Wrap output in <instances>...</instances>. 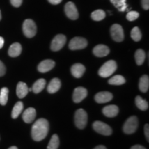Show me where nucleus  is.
<instances>
[{
  "label": "nucleus",
  "instance_id": "obj_4",
  "mask_svg": "<svg viewBox=\"0 0 149 149\" xmlns=\"http://www.w3.org/2000/svg\"><path fill=\"white\" fill-rule=\"evenodd\" d=\"M138 126V119L135 116H131L126 121L123 126V131L126 134H133L135 133Z\"/></svg>",
  "mask_w": 149,
  "mask_h": 149
},
{
  "label": "nucleus",
  "instance_id": "obj_38",
  "mask_svg": "<svg viewBox=\"0 0 149 149\" xmlns=\"http://www.w3.org/2000/svg\"><path fill=\"white\" fill-rule=\"evenodd\" d=\"M130 149H146L145 147H144L143 146H141V145H134L130 148Z\"/></svg>",
  "mask_w": 149,
  "mask_h": 149
},
{
  "label": "nucleus",
  "instance_id": "obj_5",
  "mask_svg": "<svg viewBox=\"0 0 149 149\" xmlns=\"http://www.w3.org/2000/svg\"><path fill=\"white\" fill-rule=\"evenodd\" d=\"M23 32L29 38L34 37L37 33V26L34 21L32 19L25 20L23 24Z\"/></svg>",
  "mask_w": 149,
  "mask_h": 149
},
{
  "label": "nucleus",
  "instance_id": "obj_28",
  "mask_svg": "<svg viewBox=\"0 0 149 149\" xmlns=\"http://www.w3.org/2000/svg\"><path fill=\"white\" fill-rule=\"evenodd\" d=\"M91 18L94 21H101L106 17V13L103 10H96L91 13Z\"/></svg>",
  "mask_w": 149,
  "mask_h": 149
},
{
  "label": "nucleus",
  "instance_id": "obj_23",
  "mask_svg": "<svg viewBox=\"0 0 149 149\" xmlns=\"http://www.w3.org/2000/svg\"><path fill=\"white\" fill-rule=\"evenodd\" d=\"M24 109V104L22 102H18L14 106L13 109L12 113H11V116L13 119L17 118L19 115L21 114V113L23 111Z\"/></svg>",
  "mask_w": 149,
  "mask_h": 149
},
{
  "label": "nucleus",
  "instance_id": "obj_19",
  "mask_svg": "<svg viewBox=\"0 0 149 149\" xmlns=\"http://www.w3.org/2000/svg\"><path fill=\"white\" fill-rule=\"evenodd\" d=\"M61 81L58 78H53L51 80V82L49 83L47 91L49 93H55L59 90L61 88Z\"/></svg>",
  "mask_w": 149,
  "mask_h": 149
},
{
  "label": "nucleus",
  "instance_id": "obj_24",
  "mask_svg": "<svg viewBox=\"0 0 149 149\" xmlns=\"http://www.w3.org/2000/svg\"><path fill=\"white\" fill-rule=\"evenodd\" d=\"M111 3L119 11L124 12L127 8L126 0H111Z\"/></svg>",
  "mask_w": 149,
  "mask_h": 149
},
{
  "label": "nucleus",
  "instance_id": "obj_12",
  "mask_svg": "<svg viewBox=\"0 0 149 149\" xmlns=\"http://www.w3.org/2000/svg\"><path fill=\"white\" fill-rule=\"evenodd\" d=\"M55 65V63L54 61L51 59H46V60L41 61L37 66V70L39 72L44 73V72H47L53 69Z\"/></svg>",
  "mask_w": 149,
  "mask_h": 149
},
{
  "label": "nucleus",
  "instance_id": "obj_40",
  "mask_svg": "<svg viewBox=\"0 0 149 149\" xmlns=\"http://www.w3.org/2000/svg\"><path fill=\"white\" fill-rule=\"evenodd\" d=\"M94 149H107L106 148V146H103V145H99V146H96Z\"/></svg>",
  "mask_w": 149,
  "mask_h": 149
},
{
  "label": "nucleus",
  "instance_id": "obj_37",
  "mask_svg": "<svg viewBox=\"0 0 149 149\" xmlns=\"http://www.w3.org/2000/svg\"><path fill=\"white\" fill-rule=\"evenodd\" d=\"M50 3H52L53 5H57L59 4V3H61L62 1V0H48Z\"/></svg>",
  "mask_w": 149,
  "mask_h": 149
},
{
  "label": "nucleus",
  "instance_id": "obj_17",
  "mask_svg": "<svg viewBox=\"0 0 149 149\" xmlns=\"http://www.w3.org/2000/svg\"><path fill=\"white\" fill-rule=\"evenodd\" d=\"M102 113L108 117H114L118 114L119 109L116 105H109L104 108Z\"/></svg>",
  "mask_w": 149,
  "mask_h": 149
},
{
  "label": "nucleus",
  "instance_id": "obj_6",
  "mask_svg": "<svg viewBox=\"0 0 149 149\" xmlns=\"http://www.w3.org/2000/svg\"><path fill=\"white\" fill-rule=\"evenodd\" d=\"M93 127L97 133L101 134V135L109 136L112 134V128L105 123L100 122V121H96L93 123Z\"/></svg>",
  "mask_w": 149,
  "mask_h": 149
},
{
  "label": "nucleus",
  "instance_id": "obj_14",
  "mask_svg": "<svg viewBox=\"0 0 149 149\" xmlns=\"http://www.w3.org/2000/svg\"><path fill=\"white\" fill-rule=\"evenodd\" d=\"M93 54L98 57H105L108 55L110 53V50L108 46L103 45V44H99L93 48Z\"/></svg>",
  "mask_w": 149,
  "mask_h": 149
},
{
  "label": "nucleus",
  "instance_id": "obj_31",
  "mask_svg": "<svg viewBox=\"0 0 149 149\" xmlns=\"http://www.w3.org/2000/svg\"><path fill=\"white\" fill-rule=\"evenodd\" d=\"M130 36L135 42H139V40H141V33L138 27L135 26L132 29L131 33H130Z\"/></svg>",
  "mask_w": 149,
  "mask_h": 149
},
{
  "label": "nucleus",
  "instance_id": "obj_1",
  "mask_svg": "<svg viewBox=\"0 0 149 149\" xmlns=\"http://www.w3.org/2000/svg\"><path fill=\"white\" fill-rule=\"evenodd\" d=\"M49 130V124L46 119L41 118L34 123L31 130V135L34 141H40L47 136Z\"/></svg>",
  "mask_w": 149,
  "mask_h": 149
},
{
  "label": "nucleus",
  "instance_id": "obj_9",
  "mask_svg": "<svg viewBox=\"0 0 149 149\" xmlns=\"http://www.w3.org/2000/svg\"><path fill=\"white\" fill-rule=\"evenodd\" d=\"M66 42V37L65 35L59 34L54 37L52 41L51 48L53 51H58L64 47Z\"/></svg>",
  "mask_w": 149,
  "mask_h": 149
},
{
  "label": "nucleus",
  "instance_id": "obj_36",
  "mask_svg": "<svg viewBox=\"0 0 149 149\" xmlns=\"http://www.w3.org/2000/svg\"><path fill=\"white\" fill-rule=\"evenodd\" d=\"M149 126L148 124H147L146 125L144 126V134H145V136H146V139H147V141H149Z\"/></svg>",
  "mask_w": 149,
  "mask_h": 149
},
{
  "label": "nucleus",
  "instance_id": "obj_29",
  "mask_svg": "<svg viewBox=\"0 0 149 149\" xmlns=\"http://www.w3.org/2000/svg\"><path fill=\"white\" fill-rule=\"evenodd\" d=\"M8 89L7 88H2L0 91V104L4 106L7 104L8 98Z\"/></svg>",
  "mask_w": 149,
  "mask_h": 149
},
{
  "label": "nucleus",
  "instance_id": "obj_39",
  "mask_svg": "<svg viewBox=\"0 0 149 149\" xmlns=\"http://www.w3.org/2000/svg\"><path fill=\"white\" fill-rule=\"evenodd\" d=\"M3 44H4V40H3V37H0V49L3 47Z\"/></svg>",
  "mask_w": 149,
  "mask_h": 149
},
{
  "label": "nucleus",
  "instance_id": "obj_22",
  "mask_svg": "<svg viewBox=\"0 0 149 149\" xmlns=\"http://www.w3.org/2000/svg\"><path fill=\"white\" fill-rule=\"evenodd\" d=\"M139 88L142 93H146L149 88V77L148 75L144 74L139 79Z\"/></svg>",
  "mask_w": 149,
  "mask_h": 149
},
{
  "label": "nucleus",
  "instance_id": "obj_2",
  "mask_svg": "<svg viewBox=\"0 0 149 149\" xmlns=\"http://www.w3.org/2000/svg\"><path fill=\"white\" fill-rule=\"evenodd\" d=\"M117 63L114 60H109L102 65L98 73L102 77H108L113 74L117 69Z\"/></svg>",
  "mask_w": 149,
  "mask_h": 149
},
{
  "label": "nucleus",
  "instance_id": "obj_27",
  "mask_svg": "<svg viewBox=\"0 0 149 149\" xmlns=\"http://www.w3.org/2000/svg\"><path fill=\"white\" fill-rule=\"evenodd\" d=\"M135 104L141 111H146L148 109V103L146 100H143L140 96H137L135 97Z\"/></svg>",
  "mask_w": 149,
  "mask_h": 149
},
{
  "label": "nucleus",
  "instance_id": "obj_15",
  "mask_svg": "<svg viewBox=\"0 0 149 149\" xmlns=\"http://www.w3.org/2000/svg\"><path fill=\"white\" fill-rule=\"evenodd\" d=\"M36 117V111L34 108H29L24 112L23 115H22V118L23 120L27 124L33 122Z\"/></svg>",
  "mask_w": 149,
  "mask_h": 149
},
{
  "label": "nucleus",
  "instance_id": "obj_21",
  "mask_svg": "<svg viewBox=\"0 0 149 149\" xmlns=\"http://www.w3.org/2000/svg\"><path fill=\"white\" fill-rule=\"evenodd\" d=\"M46 84V82L45 79H43V78L39 79L38 80H37V81L34 83V84L33 85L32 91L35 93H40L44 90V88H45Z\"/></svg>",
  "mask_w": 149,
  "mask_h": 149
},
{
  "label": "nucleus",
  "instance_id": "obj_7",
  "mask_svg": "<svg viewBox=\"0 0 149 149\" xmlns=\"http://www.w3.org/2000/svg\"><path fill=\"white\" fill-rule=\"evenodd\" d=\"M87 45H88V42L86 39L83 37H76L70 40L68 47L72 51H75V50L84 49L86 47Z\"/></svg>",
  "mask_w": 149,
  "mask_h": 149
},
{
  "label": "nucleus",
  "instance_id": "obj_11",
  "mask_svg": "<svg viewBox=\"0 0 149 149\" xmlns=\"http://www.w3.org/2000/svg\"><path fill=\"white\" fill-rule=\"evenodd\" d=\"M87 90L84 87H77L74 90L73 95H72V99L73 102L75 103H79L82 101L86 97Z\"/></svg>",
  "mask_w": 149,
  "mask_h": 149
},
{
  "label": "nucleus",
  "instance_id": "obj_30",
  "mask_svg": "<svg viewBox=\"0 0 149 149\" xmlns=\"http://www.w3.org/2000/svg\"><path fill=\"white\" fill-rule=\"evenodd\" d=\"M59 145V139L58 135H53L52 136L51 140H50L48 145L47 146V149H57Z\"/></svg>",
  "mask_w": 149,
  "mask_h": 149
},
{
  "label": "nucleus",
  "instance_id": "obj_35",
  "mask_svg": "<svg viewBox=\"0 0 149 149\" xmlns=\"http://www.w3.org/2000/svg\"><path fill=\"white\" fill-rule=\"evenodd\" d=\"M141 6L144 10L149 9V0H141Z\"/></svg>",
  "mask_w": 149,
  "mask_h": 149
},
{
  "label": "nucleus",
  "instance_id": "obj_13",
  "mask_svg": "<svg viewBox=\"0 0 149 149\" xmlns=\"http://www.w3.org/2000/svg\"><path fill=\"white\" fill-rule=\"evenodd\" d=\"M113 97V94L107 91H103V92L98 93L95 96V100L97 103L99 104H104L109 102L112 100Z\"/></svg>",
  "mask_w": 149,
  "mask_h": 149
},
{
  "label": "nucleus",
  "instance_id": "obj_20",
  "mask_svg": "<svg viewBox=\"0 0 149 149\" xmlns=\"http://www.w3.org/2000/svg\"><path fill=\"white\" fill-rule=\"evenodd\" d=\"M22 47L19 43H14L8 49V55L12 57H16L21 54Z\"/></svg>",
  "mask_w": 149,
  "mask_h": 149
},
{
  "label": "nucleus",
  "instance_id": "obj_32",
  "mask_svg": "<svg viewBox=\"0 0 149 149\" xmlns=\"http://www.w3.org/2000/svg\"><path fill=\"white\" fill-rule=\"evenodd\" d=\"M139 17V13L136 12V11H130L126 15V19L130 22L135 21Z\"/></svg>",
  "mask_w": 149,
  "mask_h": 149
},
{
  "label": "nucleus",
  "instance_id": "obj_42",
  "mask_svg": "<svg viewBox=\"0 0 149 149\" xmlns=\"http://www.w3.org/2000/svg\"><path fill=\"white\" fill-rule=\"evenodd\" d=\"M1 11H0V20H1Z\"/></svg>",
  "mask_w": 149,
  "mask_h": 149
},
{
  "label": "nucleus",
  "instance_id": "obj_34",
  "mask_svg": "<svg viewBox=\"0 0 149 149\" xmlns=\"http://www.w3.org/2000/svg\"><path fill=\"white\" fill-rule=\"evenodd\" d=\"M23 0H10V3L15 7H19L22 5Z\"/></svg>",
  "mask_w": 149,
  "mask_h": 149
},
{
  "label": "nucleus",
  "instance_id": "obj_41",
  "mask_svg": "<svg viewBox=\"0 0 149 149\" xmlns=\"http://www.w3.org/2000/svg\"><path fill=\"white\" fill-rule=\"evenodd\" d=\"M8 149H18V148H17V146H10Z\"/></svg>",
  "mask_w": 149,
  "mask_h": 149
},
{
  "label": "nucleus",
  "instance_id": "obj_8",
  "mask_svg": "<svg viewBox=\"0 0 149 149\" xmlns=\"http://www.w3.org/2000/svg\"><path fill=\"white\" fill-rule=\"evenodd\" d=\"M111 35L113 40L117 42H121L124 40V34L122 27L119 24H113L111 28Z\"/></svg>",
  "mask_w": 149,
  "mask_h": 149
},
{
  "label": "nucleus",
  "instance_id": "obj_3",
  "mask_svg": "<svg viewBox=\"0 0 149 149\" xmlns=\"http://www.w3.org/2000/svg\"><path fill=\"white\" fill-rule=\"evenodd\" d=\"M88 121V115L84 109H78L74 115V123L79 129H83L86 127Z\"/></svg>",
  "mask_w": 149,
  "mask_h": 149
},
{
  "label": "nucleus",
  "instance_id": "obj_26",
  "mask_svg": "<svg viewBox=\"0 0 149 149\" xmlns=\"http://www.w3.org/2000/svg\"><path fill=\"white\" fill-rule=\"evenodd\" d=\"M145 58H146V53L142 49H138L135 52V59L137 65L140 66L142 64L145 60Z\"/></svg>",
  "mask_w": 149,
  "mask_h": 149
},
{
  "label": "nucleus",
  "instance_id": "obj_25",
  "mask_svg": "<svg viewBox=\"0 0 149 149\" xmlns=\"http://www.w3.org/2000/svg\"><path fill=\"white\" fill-rule=\"evenodd\" d=\"M125 82V78L122 75H120V74H117V75L113 76V77H111L109 80V84L111 85H122Z\"/></svg>",
  "mask_w": 149,
  "mask_h": 149
},
{
  "label": "nucleus",
  "instance_id": "obj_18",
  "mask_svg": "<svg viewBox=\"0 0 149 149\" xmlns=\"http://www.w3.org/2000/svg\"><path fill=\"white\" fill-rule=\"evenodd\" d=\"M16 93L19 98L22 99L25 97L29 93V88H28L26 84L22 82V81L19 82L17 86Z\"/></svg>",
  "mask_w": 149,
  "mask_h": 149
},
{
  "label": "nucleus",
  "instance_id": "obj_33",
  "mask_svg": "<svg viewBox=\"0 0 149 149\" xmlns=\"http://www.w3.org/2000/svg\"><path fill=\"white\" fill-rule=\"evenodd\" d=\"M6 71V66H4V64H3V62H1V61H0V77L4 75Z\"/></svg>",
  "mask_w": 149,
  "mask_h": 149
},
{
  "label": "nucleus",
  "instance_id": "obj_10",
  "mask_svg": "<svg viewBox=\"0 0 149 149\" xmlns=\"http://www.w3.org/2000/svg\"><path fill=\"white\" fill-rule=\"evenodd\" d=\"M64 10L66 16L70 19L75 20L79 17V13H78L77 9L75 5L71 1H69L65 5Z\"/></svg>",
  "mask_w": 149,
  "mask_h": 149
},
{
  "label": "nucleus",
  "instance_id": "obj_16",
  "mask_svg": "<svg viewBox=\"0 0 149 149\" xmlns=\"http://www.w3.org/2000/svg\"><path fill=\"white\" fill-rule=\"evenodd\" d=\"M86 70L85 66L81 64H74L72 65L71 68H70V71L72 75L76 78H80L83 75Z\"/></svg>",
  "mask_w": 149,
  "mask_h": 149
}]
</instances>
